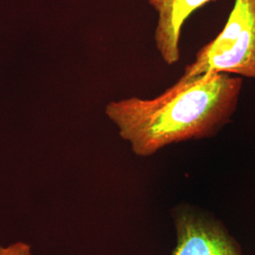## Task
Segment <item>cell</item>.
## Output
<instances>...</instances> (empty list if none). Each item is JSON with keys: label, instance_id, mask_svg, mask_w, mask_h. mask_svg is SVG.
Segmentation results:
<instances>
[{"label": "cell", "instance_id": "3", "mask_svg": "<svg viewBox=\"0 0 255 255\" xmlns=\"http://www.w3.org/2000/svg\"><path fill=\"white\" fill-rule=\"evenodd\" d=\"M178 244L171 255H241L237 242L215 222L183 214L176 219Z\"/></svg>", "mask_w": 255, "mask_h": 255}, {"label": "cell", "instance_id": "5", "mask_svg": "<svg viewBox=\"0 0 255 255\" xmlns=\"http://www.w3.org/2000/svg\"><path fill=\"white\" fill-rule=\"evenodd\" d=\"M0 255H31V248L25 242H16L8 247L0 246Z\"/></svg>", "mask_w": 255, "mask_h": 255}, {"label": "cell", "instance_id": "1", "mask_svg": "<svg viewBox=\"0 0 255 255\" xmlns=\"http://www.w3.org/2000/svg\"><path fill=\"white\" fill-rule=\"evenodd\" d=\"M243 79L212 73L183 80L153 99L110 102L106 115L139 157L164 146L215 136L237 112Z\"/></svg>", "mask_w": 255, "mask_h": 255}, {"label": "cell", "instance_id": "4", "mask_svg": "<svg viewBox=\"0 0 255 255\" xmlns=\"http://www.w3.org/2000/svg\"><path fill=\"white\" fill-rule=\"evenodd\" d=\"M157 13L154 43L161 59L167 65L181 57L180 42L184 23L194 11L216 0H147Z\"/></svg>", "mask_w": 255, "mask_h": 255}, {"label": "cell", "instance_id": "2", "mask_svg": "<svg viewBox=\"0 0 255 255\" xmlns=\"http://www.w3.org/2000/svg\"><path fill=\"white\" fill-rule=\"evenodd\" d=\"M225 73L255 81V0H235L218 36L202 46L181 79Z\"/></svg>", "mask_w": 255, "mask_h": 255}]
</instances>
